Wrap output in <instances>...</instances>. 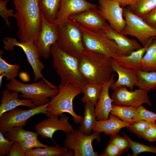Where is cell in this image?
I'll use <instances>...</instances> for the list:
<instances>
[{
    "label": "cell",
    "instance_id": "obj_1",
    "mask_svg": "<svg viewBox=\"0 0 156 156\" xmlns=\"http://www.w3.org/2000/svg\"><path fill=\"white\" fill-rule=\"evenodd\" d=\"M39 0H12L16 10L14 17L18 27L20 42L31 41L35 43L41 23Z\"/></svg>",
    "mask_w": 156,
    "mask_h": 156
},
{
    "label": "cell",
    "instance_id": "obj_2",
    "mask_svg": "<svg viewBox=\"0 0 156 156\" xmlns=\"http://www.w3.org/2000/svg\"><path fill=\"white\" fill-rule=\"evenodd\" d=\"M77 58L87 83L103 86L110 79L114 72L111 57L85 48Z\"/></svg>",
    "mask_w": 156,
    "mask_h": 156
},
{
    "label": "cell",
    "instance_id": "obj_3",
    "mask_svg": "<svg viewBox=\"0 0 156 156\" xmlns=\"http://www.w3.org/2000/svg\"><path fill=\"white\" fill-rule=\"evenodd\" d=\"M53 65L60 79V84L69 83L81 89L87 83L79 68L77 57L67 53L56 42L51 46Z\"/></svg>",
    "mask_w": 156,
    "mask_h": 156
},
{
    "label": "cell",
    "instance_id": "obj_4",
    "mask_svg": "<svg viewBox=\"0 0 156 156\" xmlns=\"http://www.w3.org/2000/svg\"><path fill=\"white\" fill-rule=\"evenodd\" d=\"M6 87L8 90L20 92L19 97L30 100L37 106L49 103L51 100L50 98L51 99L59 92L58 87L43 80L26 84L14 79L7 83Z\"/></svg>",
    "mask_w": 156,
    "mask_h": 156
},
{
    "label": "cell",
    "instance_id": "obj_5",
    "mask_svg": "<svg viewBox=\"0 0 156 156\" xmlns=\"http://www.w3.org/2000/svg\"><path fill=\"white\" fill-rule=\"evenodd\" d=\"M58 87L59 92L51 99L45 114L48 117H55L66 112L72 116L75 123L80 124L83 116L77 115L74 112L73 101L77 95L82 93L81 89L69 83L60 84Z\"/></svg>",
    "mask_w": 156,
    "mask_h": 156
},
{
    "label": "cell",
    "instance_id": "obj_6",
    "mask_svg": "<svg viewBox=\"0 0 156 156\" xmlns=\"http://www.w3.org/2000/svg\"><path fill=\"white\" fill-rule=\"evenodd\" d=\"M80 27L85 48L113 59L122 55L116 43L108 38L102 30H96L80 25Z\"/></svg>",
    "mask_w": 156,
    "mask_h": 156
},
{
    "label": "cell",
    "instance_id": "obj_7",
    "mask_svg": "<svg viewBox=\"0 0 156 156\" xmlns=\"http://www.w3.org/2000/svg\"><path fill=\"white\" fill-rule=\"evenodd\" d=\"M57 26V44L67 53L77 57L85 49L79 24L68 19L63 25Z\"/></svg>",
    "mask_w": 156,
    "mask_h": 156
},
{
    "label": "cell",
    "instance_id": "obj_8",
    "mask_svg": "<svg viewBox=\"0 0 156 156\" xmlns=\"http://www.w3.org/2000/svg\"><path fill=\"white\" fill-rule=\"evenodd\" d=\"M94 140L100 143L101 138L99 133L93 131L88 135L82 133L79 129H74L66 133L63 146L68 150L73 151L74 156H98L99 155L94 151L92 145Z\"/></svg>",
    "mask_w": 156,
    "mask_h": 156
},
{
    "label": "cell",
    "instance_id": "obj_9",
    "mask_svg": "<svg viewBox=\"0 0 156 156\" xmlns=\"http://www.w3.org/2000/svg\"><path fill=\"white\" fill-rule=\"evenodd\" d=\"M123 13L126 24L121 33L137 38L142 47L145 46L151 38L156 37V29L134 14L127 8H123Z\"/></svg>",
    "mask_w": 156,
    "mask_h": 156
},
{
    "label": "cell",
    "instance_id": "obj_10",
    "mask_svg": "<svg viewBox=\"0 0 156 156\" xmlns=\"http://www.w3.org/2000/svg\"><path fill=\"white\" fill-rule=\"evenodd\" d=\"M3 42L4 48L6 51H14L15 46L19 47L22 49L26 55L27 61L32 69L35 81L42 79L46 83H51L44 77L42 73L45 66L40 60V56L34 42L29 40L18 42L16 38L9 37L5 38Z\"/></svg>",
    "mask_w": 156,
    "mask_h": 156
},
{
    "label": "cell",
    "instance_id": "obj_11",
    "mask_svg": "<svg viewBox=\"0 0 156 156\" xmlns=\"http://www.w3.org/2000/svg\"><path fill=\"white\" fill-rule=\"evenodd\" d=\"M48 104L28 110L17 107L4 113L0 116V131L4 134L14 127H23L27 123L28 119L34 116L41 113L46 114Z\"/></svg>",
    "mask_w": 156,
    "mask_h": 156
},
{
    "label": "cell",
    "instance_id": "obj_12",
    "mask_svg": "<svg viewBox=\"0 0 156 156\" xmlns=\"http://www.w3.org/2000/svg\"><path fill=\"white\" fill-rule=\"evenodd\" d=\"M148 91L139 88L134 90L129 91L124 86L119 87L112 94L111 97L112 105L131 106L137 108L143 104L151 106Z\"/></svg>",
    "mask_w": 156,
    "mask_h": 156
},
{
    "label": "cell",
    "instance_id": "obj_13",
    "mask_svg": "<svg viewBox=\"0 0 156 156\" xmlns=\"http://www.w3.org/2000/svg\"><path fill=\"white\" fill-rule=\"evenodd\" d=\"M41 27L35 44L40 56L47 59L51 54V46L58 39V27L47 20L41 13Z\"/></svg>",
    "mask_w": 156,
    "mask_h": 156
},
{
    "label": "cell",
    "instance_id": "obj_14",
    "mask_svg": "<svg viewBox=\"0 0 156 156\" xmlns=\"http://www.w3.org/2000/svg\"><path fill=\"white\" fill-rule=\"evenodd\" d=\"M98 8L101 16L110 27L121 33L126 24L123 13V8L117 2L110 0H98Z\"/></svg>",
    "mask_w": 156,
    "mask_h": 156
},
{
    "label": "cell",
    "instance_id": "obj_15",
    "mask_svg": "<svg viewBox=\"0 0 156 156\" xmlns=\"http://www.w3.org/2000/svg\"><path fill=\"white\" fill-rule=\"evenodd\" d=\"M69 118L62 116L50 117L38 123L35 126L36 131L43 138L53 139L54 133L58 130L66 133L71 132L74 129L69 122Z\"/></svg>",
    "mask_w": 156,
    "mask_h": 156
},
{
    "label": "cell",
    "instance_id": "obj_16",
    "mask_svg": "<svg viewBox=\"0 0 156 156\" xmlns=\"http://www.w3.org/2000/svg\"><path fill=\"white\" fill-rule=\"evenodd\" d=\"M97 7L86 0H61L58 14L53 23L57 26L61 25L70 16Z\"/></svg>",
    "mask_w": 156,
    "mask_h": 156
},
{
    "label": "cell",
    "instance_id": "obj_17",
    "mask_svg": "<svg viewBox=\"0 0 156 156\" xmlns=\"http://www.w3.org/2000/svg\"><path fill=\"white\" fill-rule=\"evenodd\" d=\"M68 19L81 25L96 30H104L109 25L100 14L98 7L73 14Z\"/></svg>",
    "mask_w": 156,
    "mask_h": 156
},
{
    "label": "cell",
    "instance_id": "obj_18",
    "mask_svg": "<svg viewBox=\"0 0 156 156\" xmlns=\"http://www.w3.org/2000/svg\"><path fill=\"white\" fill-rule=\"evenodd\" d=\"M115 74H113L110 79L103 86L95 108L97 120L107 119L112 106V101L109 94L110 88L115 82Z\"/></svg>",
    "mask_w": 156,
    "mask_h": 156
},
{
    "label": "cell",
    "instance_id": "obj_19",
    "mask_svg": "<svg viewBox=\"0 0 156 156\" xmlns=\"http://www.w3.org/2000/svg\"><path fill=\"white\" fill-rule=\"evenodd\" d=\"M102 31L108 38L116 43L122 55H129L143 47L135 40L129 38L121 33L113 29L109 25Z\"/></svg>",
    "mask_w": 156,
    "mask_h": 156
},
{
    "label": "cell",
    "instance_id": "obj_20",
    "mask_svg": "<svg viewBox=\"0 0 156 156\" xmlns=\"http://www.w3.org/2000/svg\"><path fill=\"white\" fill-rule=\"evenodd\" d=\"M112 66L114 71L118 74V78L110 89L114 90L119 87L124 86L133 90L138 80L137 71L121 66L112 58Z\"/></svg>",
    "mask_w": 156,
    "mask_h": 156
},
{
    "label": "cell",
    "instance_id": "obj_21",
    "mask_svg": "<svg viewBox=\"0 0 156 156\" xmlns=\"http://www.w3.org/2000/svg\"><path fill=\"white\" fill-rule=\"evenodd\" d=\"M19 93L17 91H11L6 89L1 91L0 116L4 113L19 106H26L30 108L37 106L29 99H19Z\"/></svg>",
    "mask_w": 156,
    "mask_h": 156
},
{
    "label": "cell",
    "instance_id": "obj_22",
    "mask_svg": "<svg viewBox=\"0 0 156 156\" xmlns=\"http://www.w3.org/2000/svg\"><path fill=\"white\" fill-rule=\"evenodd\" d=\"M154 37L151 38L145 46L133 51L129 55H120L112 59L123 67L136 71L141 70L143 57L148 46Z\"/></svg>",
    "mask_w": 156,
    "mask_h": 156
},
{
    "label": "cell",
    "instance_id": "obj_23",
    "mask_svg": "<svg viewBox=\"0 0 156 156\" xmlns=\"http://www.w3.org/2000/svg\"><path fill=\"white\" fill-rule=\"evenodd\" d=\"M131 123L125 122L110 114L106 120H97L93 131L98 133L103 132L106 135L118 133L120 129L130 126Z\"/></svg>",
    "mask_w": 156,
    "mask_h": 156
},
{
    "label": "cell",
    "instance_id": "obj_24",
    "mask_svg": "<svg viewBox=\"0 0 156 156\" xmlns=\"http://www.w3.org/2000/svg\"><path fill=\"white\" fill-rule=\"evenodd\" d=\"M85 103L83 118L79 129L84 134L88 135L91 134V132L95 127L97 120L95 106L89 102Z\"/></svg>",
    "mask_w": 156,
    "mask_h": 156
},
{
    "label": "cell",
    "instance_id": "obj_25",
    "mask_svg": "<svg viewBox=\"0 0 156 156\" xmlns=\"http://www.w3.org/2000/svg\"><path fill=\"white\" fill-rule=\"evenodd\" d=\"M61 0H39V5L44 17L49 22L53 23L59 12Z\"/></svg>",
    "mask_w": 156,
    "mask_h": 156
},
{
    "label": "cell",
    "instance_id": "obj_26",
    "mask_svg": "<svg viewBox=\"0 0 156 156\" xmlns=\"http://www.w3.org/2000/svg\"><path fill=\"white\" fill-rule=\"evenodd\" d=\"M156 7V0H134L127 8L143 19Z\"/></svg>",
    "mask_w": 156,
    "mask_h": 156
},
{
    "label": "cell",
    "instance_id": "obj_27",
    "mask_svg": "<svg viewBox=\"0 0 156 156\" xmlns=\"http://www.w3.org/2000/svg\"><path fill=\"white\" fill-rule=\"evenodd\" d=\"M141 70L156 71V37L152 40L143 57Z\"/></svg>",
    "mask_w": 156,
    "mask_h": 156
},
{
    "label": "cell",
    "instance_id": "obj_28",
    "mask_svg": "<svg viewBox=\"0 0 156 156\" xmlns=\"http://www.w3.org/2000/svg\"><path fill=\"white\" fill-rule=\"evenodd\" d=\"M138 79L135 86L148 92L156 89V71H137Z\"/></svg>",
    "mask_w": 156,
    "mask_h": 156
},
{
    "label": "cell",
    "instance_id": "obj_29",
    "mask_svg": "<svg viewBox=\"0 0 156 156\" xmlns=\"http://www.w3.org/2000/svg\"><path fill=\"white\" fill-rule=\"evenodd\" d=\"M68 150L64 147L49 146L45 148L38 147L26 150V156H63Z\"/></svg>",
    "mask_w": 156,
    "mask_h": 156
},
{
    "label": "cell",
    "instance_id": "obj_30",
    "mask_svg": "<svg viewBox=\"0 0 156 156\" xmlns=\"http://www.w3.org/2000/svg\"><path fill=\"white\" fill-rule=\"evenodd\" d=\"M4 134L5 136L10 141L14 142L30 139H38V134L36 132L27 131L21 127H14Z\"/></svg>",
    "mask_w": 156,
    "mask_h": 156
},
{
    "label": "cell",
    "instance_id": "obj_31",
    "mask_svg": "<svg viewBox=\"0 0 156 156\" xmlns=\"http://www.w3.org/2000/svg\"><path fill=\"white\" fill-rule=\"evenodd\" d=\"M137 112V108L125 105H112L110 114L126 122L132 123Z\"/></svg>",
    "mask_w": 156,
    "mask_h": 156
},
{
    "label": "cell",
    "instance_id": "obj_32",
    "mask_svg": "<svg viewBox=\"0 0 156 156\" xmlns=\"http://www.w3.org/2000/svg\"><path fill=\"white\" fill-rule=\"evenodd\" d=\"M103 86L87 83L81 89L84 94L83 97L81 99L82 101L84 103L87 102H90L95 106Z\"/></svg>",
    "mask_w": 156,
    "mask_h": 156
},
{
    "label": "cell",
    "instance_id": "obj_33",
    "mask_svg": "<svg viewBox=\"0 0 156 156\" xmlns=\"http://www.w3.org/2000/svg\"><path fill=\"white\" fill-rule=\"evenodd\" d=\"M3 52L0 50V75L2 74L7 80H11L18 75L20 67L18 64H11L8 63L2 57Z\"/></svg>",
    "mask_w": 156,
    "mask_h": 156
},
{
    "label": "cell",
    "instance_id": "obj_34",
    "mask_svg": "<svg viewBox=\"0 0 156 156\" xmlns=\"http://www.w3.org/2000/svg\"><path fill=\"white\" fill-rule=\"evenodd\" d=\"M128 140L130 148L132 151V156H137L139 154L144 152H151L156 154V146H148L133 140L127 135L122 133Z\"/></svg>",
    "mask_w": 156,
    "mask_h": 156
},
{
    "label": "cell",
    "instance_id": "obj_35",
    "mask_svg": "<svg viewBox=\"0 0 156 156\" xmlns=\"http://www.w3.org/2000/svg\"><path fill=\"white\" fill-rule=\"evenodd\" d=\"M155 123V122L138 120L131 123L130 126L126 128L130 132L134 133L138 137L142 138L146 130Z\"/></svg>",
    "mask_w": 156,
    "mask_h": 156
},
{
    "label": "cell",
    "instance_id": "obj_36",
    "mask_svg": "<svg viewBox=\"0 0 156 156\" xmlns=\"http://www.w3.org/2000/svg\"><path fill=\"white\" fill-rule=\"evenodd\" d=\"M108 143L111 142L115 144L123 153L127 152L130 148L129 142L124 136L122 137L118 133L111 135Z\"/></svg>",
    "mask_w": 156,
    "mask_h": 156
},
{
    "label": "cell",
    "instance_id": "obj_37",
    "mask_svg": "<svg viewBox=\"0 0 156 156\" xmlns=\"http://www.w3.org/2000/svg\"><path fill=\"white\" fill-rule=\"evenodd\" d=\"M140 120L155 122L156 114L147 110L142 105L137 108L134 121Z\"/></svg>",
    "mask_w": 156,
    "mask_h": 156
},
{
    "label": "cell",
    "instance_id": "obj_38",
    "mask_svg": "<svg viewBox=\"0 0 156 156\" xmlns=\"http://www.w3.org/2000/svg\"><path fill=\"white\" fill-rule=\"evenodd\" d=\"M8 0H0V15L4 20L6 25L10 27L9 18L10 16L14 17V10L12 9H8L7 5Z\"/></svg>",
    "mask_w": 156,
    "mask_h": 156
},
{
    "label": "cell",
    "instance_id": "obj_39",
    "mask_svg": "<svg viewBox=\"0 0 156 156\" xmlns=\"http://www.w3.org/2000/svg\"><path fill=\"white\" fill-rule=\"evenodd\" d=\"M19 142L24 152L27 150L38 147L45 148L49 146L42 143L36 139H28Z\"/></svg>",
    "mask_w": 156,
    "mask_h": 156
},
{
    "label": "cell",
    "instance_id": "obj_40",
    "mask_svg": "<svg viewBox=\"0 0 156 156\" xmlns=\"http://www.w3.org/2000/svg\"><path fill=\"white\" fill-rule=\"evenodd\" d=\"M0 131V156L8 155L13 144Z\"/></svg>",
    "mask_w": 156,
    "mask_h": 156
},
{
    "label": "cell",
    "instance_id": "obj_41",
    "mask_svg": "<svg viewBox=\"0 0 156 156\" xmlns=\"http://www.w3.org/2000/svg\"><path fill=\"white\" fill-rule=\"evenodd\" d=\"M123 153L114 144L109 142L104 150L100 154L101 156H118Z\"/></svg>",
    "mask_w": 156,
    "mask_h": 156
},
{
    "label": "cell",
    "instance_id": "obj_42",
    "mask_svg": "<svg viewBox=\"0 0 156 156\" xmlns=\"http://www.w3.org/2000/svg\"><path fill=\"white\" fill-rule=\"evenodd\" d=\"M142 138L150 142L156 141V124L155 123L149 127L145 131Z\"/></svg>",
    "mask_w": 156,
    "mask_h": 156
},
{
    "label": "cell",
    "instance_id": "obj_43",
    "mask_svg": "<svg viewBox=\"0 0 156 156\" xmlns=\"http://www.w3.org/2000/svg\"><path fill=\"white\" fill-rule=\"evenodd\" d=\"M8 156H26L18 142H14L12 144Z\"/></svg>",
    "mask_w": 156,
    "mask_h": 156
},
{
    "label": "cell",
    "instance_id": "obj_44",
    "mask_svg": "<svg viewBox=\"0 0 156 156\" xmlns=\"http://www.w3.org/2000/svg\"><path fill=\"white\" fill-rule=\"evenodd\" d=\"M143 19L149 25L156 29V7Z\"/></svg>",
    "mask_w": 156,
    "mask_h": 156
},
{
    "label": "cell",
    "instance_id": "obj_45",
    "mask_svg": "<svg viewBox=\"0 0 156 156\" xmlns=\"http://www.w3.org/2000/svg\"><path fill=\"white\" fill-rule=\"evenodd\" d=\"M20 78L23 81L29 82L30 80V77L29 75L25 72L22 71L19 74Z\"/></svg>",
    "mask_w": 156,
    "mask_h": 156
},
{
    "label": "cell",
    "instance_id": "obj_46",
    "mask_svg": "<svg viewBox=\"0 0 156 156\" xmlns=\"http://www.w3.org/2000/svg\"><path fill=\"white\" fill-rule=\"evenodd\" d=\"M117 2L122 7L128 6L134 0H110Z\"/></svg>",
    "mask_w": 156,
    "mask_h": 156
},
{
    "label": "cell",
    "instance_id": "obj_47",
    "mask_svg": "<svg viewBox=\"0 0 156 156\" xmlns=\"http://www.w3.org/2000/svg\"><path fill=\"white\" fill-rule=\"evenodd\" d=\"M4 75L2 74L0 75V88L1 87L2 84V79L4 77Z\"/></svg>",
    "mask_w": 156,
    "mask_h": 156
}]
</instances>
